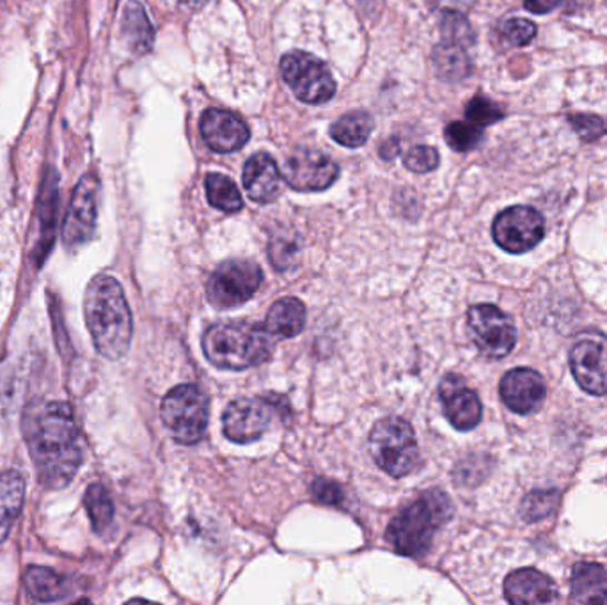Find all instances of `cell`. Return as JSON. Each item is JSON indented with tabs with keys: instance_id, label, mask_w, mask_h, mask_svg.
Returning <instances> with one entry per match:
<instances>
[{
	"instance_id": "4316f807",
	"label": "cell",
	"mask_w": 607,
	"mask_h": 605,
	"mask_svg": "<svg viewBox=\"0 0 607 605\" xmlns=\"http://www.w3.org/2000/svg\"><path fill=\"white\" fill-rule=\"evenodd\" d=\"M431 61H434L437 73L446 80H462L471 71V62H469L466 47L462 44L442 41L434 50Z\"/></svg>"
},
{
	"instance_id": "e575fe53",
	"label": "cell",
	"mask_w": 607,
	"mask_h": 605,
	"mask_svg": "<svg viewBox=\"0 0 607 605\" xmlns=\"http://www.w3.org/2000/svg\"><path fill=\"white\" fill-rule=\"evenodd\" d=\"M556 496L555 492H533L523 503V515L528 520H537V518L546 517L555 508Z\"/></svg>"
},
{
	"instance_id": "7a4b0ae2",
	"label": "cell",
	"mask_w": 607,
	"mask_h": 605,
	"mask_svg": "<svg viewBox=\"0 0 607 605\" xmlns=\"http://www.w3.org/2000/svg\"><path fill=\"white\" fill-rule=\"evenodd\" d=\"M84 316L94 348L100 356L118 360L132 343V313L123 288L115 277L98 274L86 290Z\"/></svg>"
},
{
	"instance_id": "83f0119b",
	"label": "cell",
	"mask_w": 607,
	"mask_h": 605,
	"mask_svg": "<svg viewBox=\"0 0 607 605\" xmlns=\"http://www.w3.org/2000/svg\"><path fill=\"white\" fill-rule=\"evenodd\" d=\"M207 196L211 207L226 211V214H235L243 208L242 194L238 190L237 185L229 180L228 176L216 175V172L208 175Z\"/></svg>"
},
{
	"instance_id": "60d3db41",
	"label": "cell",
	"mask_w": 607,
	"mask_h": 605,
	"mask_svg": "<svg viewBox=\"0 0 607 605\" xmlns=\"http://www.w3.org/2000/svg\"><path fill=\"white\" fill-rule=\"evenodd\" d=\"M181 4L190 6V8H202L208 0H180Z\"/></svg>"
},
{
	"instance_id": "7c38bea8",
	"label": "cell",
	"mask_w": 607,
	"mask_h": 605,
	"mask_svg": "<svg viewBox=\"0 0 607 605\" xmlns=\"http://www.w3.org/2000/svg\"><path fill=\"white\" fill-rule=\"evenodd\" d=\"M544 217L531 207H511L494 220V240L511 255H523L544 238Z\"/></svg>"
},
{
	"instance_id": "1f68e13d",
	"label": "cell",
	"mask_w": 607,
	"mask_h": 605,
	"mask_svg": "<svg viewBox=\"0 0 607 605\" xmlns=\"http://www.w3.org/2000/svg\"><path fill=\"white\" fill-rule=\"evenodd\" d=\"M466 118L469 123L476 127H487V125L496 123L499 119L505 118L502 110L499 109L489 98L476 97L469 101L466 109Z\"/></svg>"
},
{
	"instance_id": "74e56055",
	"label": "cell",
	"mask_w": 607,
	"mask_h": 605,
	"mask_svg": "<svg viewBox=\"0 0 607 605\" xmlns=\"http://www.w3.org/2000/svg\"><path fill=\"white\" fill-rule=\"evenodd\" d=\"M574 127L579 130V133H583L585 137H597L600 133L606 132V125L597 118H581L573 119Z\"/></svg>"
},
{
	"instance_id": "5bb4252c",
	"label": "cell",
	"mask_w": 607,
	"mask_h": 605,
	"mask_svg": "<svg viewBox=\"0 0 607 605\" xmlns=\"http://www.w3.org/2000/svg\"><path fill=\"white\" fill-rule=\"evenodd\" d=\"M339 167L320 151L300 150L288 158L282 167V178L291 189L318 192L329 189L338 180Z\"/></svg>"
},
{
	"instance_id": "30bf717a",
	"label": "cell",
	"mask_w": 607,
	"mask_h": 605,
	"mask_svg": "<svg viewBox=\"0 0 607 605\" xmlns=\"http://www.w3.org/2000/svg\"><path fill=\"white\" fill-rule=\"evenodd\" d=\"M273 416H276L273 398H260V396L238 398L225 410L222 430L233 443H255L269 430Z\"/></svg>"
},
{
	"instance_id": "f546056e",
	"label": "cell",
	"mask_w": 607,
	"mask_h": 605,
	"mask_svg": "<svg viewBox=\"0 0 607 605\" xmlns=\"http://www.w3.org/2000/svg\"><path fill=\"white\" fill-rule=\"evenodd\" d=\"M445 137L455 151H471L484 139V128L469 121H455L446 127Z\"/></svg>"
},
{
	"instance_id": "3957f363",
	"label": "cell",
	"mask_w": 607,
	"mask_h": 605,
	"mask_svg": "<svg viewBox=\"0 0 607 605\" xmlns=\"http://www.w3.org/2000/svg\"><path fill=\"white\" fill-rule=\"evenodd\" d=\"M202 350L216 368L238 371L269 360L273 339L267 327L261 325L242 320L222 321L207 330Z\"/></svg>"
},
{
	"instance_id": "8fae6325",
	"label": "cell",
	"mask_w": 607,
	"mask_h": 605,
	"mask_svg": "<svg viewBox=\"0 0 607 605\" xmlns=\"http://www.w3.org/2000/svg\"><path fill=\"white\" fill-rule=\"evenodd\" d=\"M98 196L100 180L94 172H89L73 190L67 219L62 226V241L68 249L84 246L93 238L97 229Z\"/></svg>"
},
{
	"instance_id": "8992f818",
	"label": "cell",
	"mask_w": 607,
	"mask_h": 605,
	"mask_svg": "<svg viewBox=\"0 0 607 605\" xmlns=\"http://www.w3.org/2000/svg\"><path fill=\"white\" fill-rule=\"evenodd\" d=\"M160 416L177 443H199L208 426L207 395L195 384L175 387L162 399Z\"/></svg>"
},
{
	"instance_id": "ac0fdd59",
	"label": "cell",
	"mask_w": 607,
	"mask_h": 605,
	"mask_svg": "<svg viewBox=\"0 0 607 605\" xmlns=\"http://www.w3.org/2000/svg\"><path fill=\"white\" fill-rule=\"evenodd\" d=\"M506 601L515 605L553 604L559 593L555 581L535 568H523L508 575L505 581Z\"/></svg>"
},
{
	"instance_id": "ab89813d",
	"label": "cell",
	"mask_w": 607,
	"mask_h": 605,
	"mask_svg": "<svg viewBox=\"0 0 607 605\" xmlns=\"http://www.w3.org/2000/svg\"><path fill=\"white\" fill-rule=\"evenodd\" d=\"M430 4L445 11H460V8L467 4V0H430Z\"/></svg>"
},
{
	"instance_id": "5b68a950",
	"label": "cell",
	"mask_w": 607,
	"mask_h": 605,
	"mask_svg": "<svg viewBox=\"0 0 607 605\" xmlns=\"http://www.w3.org/2000/svg\"><path fill=\"white\" fill-rule=\"evenodd\" d=\"M370 453L375 464L392 478H404L418 465V440L412 426L400 417H386L371 428Z\"/></svg>"
},
{
	"instance_id": "836d02e7",
	"label": "cell",
	"mask_w": 607,
	"mask_h": 605,
	"mask_svg": "<svg viewBox=\"0 0 607 605\" xmlns=\"http://www.w3.org/2000/svg\"><path fill=\"white\" fill-rule=\"evenodd\" d=\"M404 162L410 171L425 175V172L436 171L439 167V153L430 146H416L405 155Z\"/></svg>"
},
{
	"instance_id": "9c48e42d",
	"label": "cell",
	"mask_w": 607,
	"mask_h": 605,
	"mask_svg": "<svg viewBox=\"0 0 607 605\" xmlns=\"http://www.w3.org/2000/svg\"><path fill=\"white\" fill-rule=\"evenodd\" d=\"M467 325L478 350L490 359H501L514 350L517 330L510 316L499 307L480 304L471 307Z\"/></svg>"
},
{
	"instance_id": "d6986e66",
	"label": "cell",
	"mask_w": 607,
	"mask_h": 605,
	"mask_svg": "<svg viewBox=\"0 0 607 605\" xmlns=\"http://www.w3.org/2000/svg\"><path fill=\"white\" fill-rule=\"evenodd\" d=\"M282 172L270 155L258 153L243 167V187L256 202H270L281 192Z\"/></svg>"
},
{
	"instance_id": "ba28073f",
	"label": "cell",
	"mask_w": 607,
	"mask_h": 605,
	"mask_svg": "<svg viewBox=\"0 0 607 605\" xmlns=\"http://www.w3.org/2000/svg\"><path fill=\"white\" fill-rule=\"evenodd\" d=\"M260 267L247 259H229L216 268L207 286L208 300L219 309L242 306L260 288Z\"/></svg>"
},
{
	"instance_id": "9a60e30c",
	"label": "cell",
	"mask_w": 607,
	"mask_h": 605,
	"mask_svg": "<svg viewBox=\"0 0 607 605\" xmlns=\"http://www.w3.org/2000/svg\"><path fill=\"white\" fill-rule=\"evenodd\" d=\"M440 404L445 407L448 421L460 432H469L478 426L484 416L480 398L467 387L458 375H446L439 386Z\"/></svg>"
},
{
	"instance_id": "484cf974",
	"label": "cell",
	"mask_w": 607,
	"mask_h": 605,
	"mask_svg": "<svg viewBox=\"0 0 607 605\" xmlns=\"http://www.w3.org/2000/svg\"><path fill=\"white\" fill-rule=\"evenodd\" d=\"M40 208L41 237L40 244H38V255H40V261H43L44 256L49 255L50 246H52L56 216H58V176L52 171L47 175V180H44Z\"/></svg>"
},
{
	"instance_id": "6da1fadb",
	"label": "cell",
	"mask_w": 607,
	"mask_h": 605,
	"mask_svg": "<svg viewBox=\"0 0 607 605\" xmlns=\"http://www.w3.org/2000/svg\"><path fill=\"white\" fill-rule=\"evenodd\" d=\"M23 432L41 485L50 490L68 487L84 458L70 405L64 401L31 405L23 419Z\"/></svg>"
},
{
	"instance_id": "603a6c76",
	"label": "cell",
	"mask_w": 607,
	"mask_h": 605,
	"mask_svg": "<svg viewBox=\"0 0 607 605\" xmlns=\"http://www.w3.org/2000/svg\"><path fill=\"white\" fill-rule=\"evenodd\" d=\"M121 32L128 47L136 53H146L151 49L155 40L153 26L146 14L141 2L130 0L123 9L121 18Z\"/></svg>"
},
{
	"instance_id": "52a82bcc",
	"label": "cell",
	"mask_w": 607,
	"mask_h": 605,
	"mask_svg": "<svg viewBox=\"0 0 607 605\" xmlns=\"http://www.w3.org/2000/svg\"><path fill=\"white\" fill-rule=\"evenodd\" d=\"M281 73L285 82L304 103H326L336 95L335 77L326 62L302 50L282 56Z\"/></svg>"
},
{
	"instance_id": "277c9868",
	"label": "cell",
	"mask_w": 607,
	"mask_h": 605,
	"mask_svg": "<svg viewBox=\"0 0 607 605\" xmlns=\"http://www.w3.org/2000/svg\"><path fill=\"white\" fill-rule=\"evenodd\" d=\"M451 515L454 506L445 492H425L392 518L388 527L389 544L404 556H421Z\"/></svg>"
},
{
	"instance_id": "f35d334b",
	"label": "cell",
	"mask_w": 607,
	"mask_h": 605,
	"mask_svg": "<svg viewBox=\"0 0 607 605\" xmlns=\"http://www.w3.org/2000/svg\"><path fill=\"white\" fill-rule=\"evenodd\" d=\"M564 0H524V6L535 14H546L558 8Z\"/></svg>"
},
{
	"instance_id": "8d00e7d4",
	"label": "cell",
	"mask_w": 607,
	"mask_h": 605,
	"mask_svg": "<svg viewBox=\"0 0 607 605\" xmlns=\"http://www.w3.org/2000/svg\"><path fill=\"white\" fill-rule=\"evenodd\" d=\"M297 252L299 250L291 244L290 238H273L270 244V259H272L273 267H278L279 270H288Z\"/></svg>"
},
{
	"instance_id": "44dd1931",
	"label": "cell",
	"mask_w": 607,
	"mask_h": 605,
	"mask_svg": "<svg viewBox=\"0 0 607 605\" xmlns=\"http://www.w3.org/2000/svg\"><path fill=\"white\" fill-rule=\"evenodd\" d=\"M26 500V479L17 470L0 474V544L8 538Z\"/></svg>"
},
{
	"instance_id": "7402d4cb",
	"label": "cell",
	"mask_w": 607,
	"mask_h": 605,
	"mask_svg": "<svg viewBox=\"0 0 607 605\" xmlns=\"http://www.w3.org/2000/svg\"><path fill=\"white\" fill-rule=\"evenodd\" d=\"M304 325H306L304 304L293 297H285L270 307L265 327L273 338L290 339L302 333Z\"/></svg>"
},
{
	"instance_id": "d590c367",
	"label": "cell",
	"mask_w": 607,
	"mask_h": 605,
	"mask_svg": "<svg viewBox=\"0 0 607 605\" xmlns=\"http://www.w3.org/2000/svg\"><path fill=\"white\" fill-rule=\"evenodd\" d=\"M311 490L315 499L320 500L321 505L338 506L344 503V490L338 483L318 478L312 483Z\"/></svg>"
},
{
	"instance_id": "cb8c5ba5",
	"label": "cell",
	"mask_w": 607,
	"mask_h": 605,
	"mask_svg": "<svg viewBox=\"0 0 607 605\" xmlns=\"http://www.w3.org/2000/svg\"><path fill=\"white\" fill-rule=\"evenodd\" d=\"M26 588L36 602H58L70 595V583L49 566H29Z\"/></svg>"
},
{
	"instance_id": "4dcf8cb0",
	"label": "cell",
	"mask_w": 607,
	"mask_h": 605,
	"mask_svg": "<svg viewBox=\"0 0 607 605\" xmlns=\"http://www.w3.org/2000/svg\"><path fill=\"white\" fill-rule=\"evenodd\" d=\"M440 29H442V41L448 43L462 44L467 49L475 41L471 26L460 11H445Z\"/></svg>"
},
{
	"instance_id": "ffe728a7",
	"label": "cell",
	"mask_w": 607,
	"mask_h": 605,
	"mask_svg": "<svg viewBox=\"0 0 607 605\" xmlns=\"http://www.w3.org/2000/svg\"><path fill=\"white\" fill-rule=\"evenodd\" d=\"M576 604H607V571L599 563H577L570 577Z\"/></svg>"
},
{
	"instance_id": "d4e9b609",
	"label": "cell",
	"mask_w": 607,
	"mask_h": 605,
	"mask_svg": "<svg viewBox=\"0 0 607 605\" xmlns=\"http://www.w3.org/2000/svg\"><path fill=\"white\" fill-rule=\"evenodd\" d=\"M371 130H374V119L368 112L359 110L338 119L330 128V137L338 145L347 146V148H361L370 139Z\"/></svg>"
},
{
	"instance_id": "4fadbf2b",
	"label": "cell",
	"mask_w": 607,
	"mask_h": 605,
	"mask_svg": "<svg viewBox=\"0 0 607 605\" xmlns=\"http://www.w3.org/2000/svg\"><path fill=\"white\" fill-rule=\"evenodd\" d=\"M570 369L577 384L590 395H607V338L585 333L570 350Z\"/></svg>"
},
{
	"instance_id": "e0dca14e",
	"label": "cell",
	"mask_w": 607,
	"mask_h": 605,
	"mask_svg": "<svg viewBox=\"0 0 607 605\" xmlns=\"http://www.w3.org/2000/svg\"><path fill=\"white\" fill-rule=\"evenodd\" d=\"M501 399L506 407L517 414H531L546 399V381L535 369H511L501 380Z\"/></svg>"
},
{
	"instance_id": "d6a6232c",
	"label": "cell",
	"mask_w": 607,
	"mask_h": 605,
	"mask_svg": "<svg viewBox=\"0 0 607 605\" xmlns=\"http://www.w3.org/2000/svg\"><path fill=\"white\" fill-rule=\"evenodd\" d=\"M499 34H501L502 41L506 44L523 47V44H528L537 36V27H535V23L529 22V20H524V18H511V20H506L502 23Z\"/></svg>"
},
{
	"instance_id": "f1b7e54d",
	"label": "cell",
	"mask_w": 607,
	"mask_h": 605,
	"mask_svg": "<svg viewBox=\"0 0 607 605\" xmlns=\"http://www.w3.org/2000/svg\"><path fill=\"white\" fill-rule=\"evenodd\" d=\"M86 509L98 535H103L115 520V503L110 499L109 490L101 483H93L86 492Z\"/></svg>"
},
{
	"instance_id": "2e32d148",
	"label": "cell",
	"mask_w": 607,
	"mask_h": 605,
	"mask_svg": "<svg viewBox=\"0 0 607 605\" xmlns=\"http://www.w3.org/2000/svg\"><path fill=\"white\" fill-rule=\"evenodd\" d=\"M201 133L208 148L217 153L242 150L251 137L242 119L222 109H210L202 115Z\"/></svg>"
}]
</instances>
